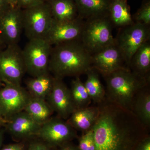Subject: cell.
Listing matches in <instances>:
<instances>
[{
  "label": "cell",
  "mask_w": 150,
  "mask_h": 150,
  "mask_svg": "<svg viewBox=\"0 0 150 150\" xmlns=\"http://www.w3.org/2000/svg\"><path fill=\"white\" fill-rule=\"evenodd\" d=\"M23 30L21 8L10 7L0 16V41L6 46L18 45Z\"/></svg>",
  "instance_id": "cell-11"
},
{
  "label": "cell",
  "mask_w": 150,
  "mask_h": 150,
  "mask_svg": "<svg viewBox=\"0 0 150 150\" xmlns=\"http://www.w3.org/2000/svg\"><path fill=\"white\" fill-rule=\"evenodd\" d=\"M86 74L87 77L84 83L86 89L91 100L98 104L105 98V90L100 82L98 72L92 68Z\"/></svg>",
  "instance_id": "cell-24"
},
{
  "label": "cell",
  "mask_w": 150,
  "mask_h": 150,
  "mask_svg": "<svg viewBox=\"0 0 150 150\" xmlns=\"http://www.w3.org/2000/svg\"><path fill=\"white\" fill-rule=\"evenodd\" d=\"M150 39V25L134 22L119 28L115 38V43L121 51L127 67L137 50Z\"/></svg>",
  "instance_id": "cell-7"
},
{
  "label": "cell",
  "mask_w": 150,
  "mask_h": 150,
  "mask_svg": "<svg viewBox=\"0 0 150 150\" xmlns=\"http://www.w3.org/2000/svg\"><path fill=\"white\" fill-rule=\"evenodd\" d=\"M108 17L112 26L118 28L134 23L127 0H110Z\"/></svg>",
  "instance_id": "cell-16"
},
{
  "label": "cell",
  "mask_w": 150,
  "mask_h": 150,
  "mask_svg": "<svg viewBox=\"0 0 150 150\" xmlns=\"http://www.w3.org/2000/svg\"><path fill=\"white\" fill-rule=\"evenodd\" d=\"M23 110L41 125L51 118L54 112L46 100L31 96Z\"/></svg>",
  "instance_id": "cell-23"
},
{
  "label": "cell",
  "mask_w": 150,
  "mask_h": 150,
  "mask_svg": "<svg viewBox=\"0 0 150 150\" xmlns=\"http://www.w3.org/2000/svg\"><path fill=\"white\" fill-rule=\"evenodd\" d=\"M135 150H150V137L149 135L142 139L137 144Z\"/></svg>",
  "instance_id": "cell-30"
},
{
  "label": "cell",
  "mask_w": 150,
  "mask_h": 150,
  "mask_svg": "<svg viewBox=\"0 0 150 150\" xmlns=\"http://www.w3.org/2000/svg\"><path fill=\"white\" fill-rule=\"evenodd\" d=\"M30 97L21 85L5 84L0 89V115L9 118L24 110Z\"/></svg>",
  "instance_id": "cell-10"
},
{
  "label": "cell",
  "mask_w": 150,
  "mask_h": 150,
  "mask_svg": "<svg viewBox=\"0 0 150 150\" xmlns=\"http://www.w3.org/2000/svg\"><path fill=\"white\" fill-rule=\"evenodd\" d=\"M80 18L108 16L110 0H74Z\"/></svg>",
  "instance_id": "cell-18"
},
{
  "label": "cell",
  "mask_w": 150,
  "mask_h": 150,
  "mask_svg": "<svg viewBox=\"0 0 150 150\" xmlns=\"http://www.w3.org/2000/svg\"><path fill=\"white\" fill-rule=\"evenodd\" d=\"M99 114L92 128L95 150H135L149 135L132 111L110 102L105 98L98 103Z\"/></svg>",
  "instance_id": "cell-1"
},
{
  "label": "cell",
  "mask_w": 150,
  "mask_h": 150,
  "mask_svg": "<svg viewBox=\"0 0 150 150\" xmlns=\"http://www.w3.org/2000/svg\"><path fill=\"white\" fill-rule=\"evenodd\" d=\"M6 1L11 7L14 8L17 7V0H6Z\"/></svg>",
  "instance_id": "cell-34"
},
{
  "label": "cell",
  "mask_w": 150,
  "mask_h": 150,
  "mask_svg": "<svg viewBox=\"0 0 150 150\" xmlns=\"http://www.w3.org/2000/svg\"><path fill=\"white\" fill-rule=\"evenodd\" d=\"M99 114L98 106L76 109L68 118L67 122L75 130L85 133L92 129Z\"/></svg>",
  "instance_id": "cell-17"
},
{
  "label": "cell",
  "mask_w": 150,
  "mask_h": 150,
  "mask_svg": "<svg viewBox=\"0 0 150 150\" xmlns=\"http://www.w3.org/2000/svg\"><path fill=\"white\" fill-rule=\"evenodd\" d=\"M92 67L103 75L127 67L121 51L115 43L91 54Z\"/></svg>",
  "instance_id": "cell-14"
},
{
  "label": "cell",
  "mask_w": 150,
  "mask_h": 150,
  "mask_svg": "<svg viewBox=\"0 0 150 150\" xmlns=\"http://www.w3.org/2000/svg\"><path fill=\"white\" fill-rule=\"evenodd\" d=\"M113 27L108 16L87 19L84 23L81 41L92 54L115 43Z\"/></svg>",
  "instance_id": "cell-4"
},
{
  "label": "cell",
  "mask_w": 150,
  "mask_h": 150,
  "mask_svg": "<svg viewBox=\"0 0 150 150\" xmlns=\"http://www.w3.org/2000/svg\"><path fill=\"white\" fill-rule=\"evenodd\" d=\"M60 150H79L78 147L71 142L66 143L60 147Z\"/></svg>",
  "instance_id": "cell-33"
},
{
  "label": "cell",
  "mask_w": 150,
  "mask_h": 150,
  "mask_svg": "<svg viewBox=\"0 0 150 150\" xmlns=\"http://www.w3.org/2000/svg\"><path fill=\"white\" fill-rule=\"evenodd\" d=\"M25 73L22 50L18 45L6 46L0 51V80L2 83L21 85Z\"/></svg>",
  "instance_id": "cell-8"
},
{
  "label": "cell",
  "mask_w": 150,
  "mask_h": 150,
  "mask_svg": "<svg viewBox=\"0 0 150 150\" xmlns=\"http://www.w3.org/2000/svg\"><path fill=\"white\" fill-rule=\"evenodd\" d=\"M54 77L50 72L28 79L26 85L31 96L46 99L52 90Z\"/></svg>",
  "instance_id": "cell-22"
},
{
  "label": "cell",
  "mask_w": 150,
  "mask_h": 150,
  "mask_svg": "<svg viewBox=\"0 0 150 150\" xmlns=\"http://www.w3.org/2000/svg\"><path fill=\"white\" fill-rule=\"evenodd\" d=\"M10 7V6L6 0H0V16Z\"/></svg>",
  "instance_id": "cell-32"
},
{
  "label": "cell",
  "mask_w": 150,
  "mask_h": 150,
  "mask_svg": "<svg viewBox=\"0 0 150 150\" xmlns=\"http://www.w3.org/2000/svg\"><path fill=\"white\" fill-rule=\"evenodd\" d=\"M128 68L135 74L150 77V41L144 43L131 58Z\"/></svg>",
  "instance_id": "cell-20"
},
{
  "label": "cell",
  "mask_w": 150,
  "mask_h": 150,
  "mask_svg": "<svg viewBox=\"0 0 150 150\" xmlns=\"http://www.w3.org/2000/svg\"><path fill=\"white\" fill-rule=\"evenodd\" d=\"M48 2L54 21H71L79 17L74 0H48Z\"/></svg>",
  "instance_id": "cell-19"
},
{
  "label": "cell",
  "mask_w": 150,
  "mask_h": 150,
  "mask_svg": "<svg viewBox=\"0 0 150 150\" xmlns=\"http://www.w3.org/2000/svg\"><path fill=\"white\" fill-rule=\"evenodd\" d=\"M1 150H26L25 145L23 143H17L5 146Z\"/></svg>",
  "instance_id": "cell-31"
},
{
  "label": "cell",
  "mask_w": 150,
  "mask_h": 150,
  "mask_svg": "<svg viewBox=\"0 0 150 150\" xmlns=\"http://www.w3.org/2000/svg\"><path fill=\"white\" fill-rule=\"evenodd\" d=\"M52 46L45 38L31 39L22 50L25 71L32 77L49 72Z\"/></svg>",
  "instance_id": "cell-5"
},
{
  "label": "cell",
  "mask_w": 150,
  "mask_h": 150,
  "mask_svg": "<svg viewBox=\"0 0 150 150\" xmlns=\"http://www.w3.org/2000/svg\"><path fill=\"white\" fill-rule=\"evenodd\" d=\"M22 10L23 30L28 40L45 39L54 21L48 2Z\"/></svg>",
  "instance_id": "cell-6"
},
{
  "label": "cell",
  "mask_w": 150,
  "mask_h": 150,
  "mask_svg": "<svg viewBox=\"0 0 150 150\" xmlns=\"http://www.w3.org/2000/svg\"><path fill=\"white\" fill-rule=\"evenodd\" d=\"M48 1V0H17V6L21 9H24Z\"/></svg>",
  "instance_id": "cell-29"
},
{
  "label": "cell",
  "mask_w": 150,
  "mask_h": 150,
  "mask_svg": "<svg viewBox=\"0 0 150 150\" xmlns=\"http://www.w3.org/2000/svg\"><path fill=\"white\" fill-rule=\"evenodd\" d=\"M46 99L54 112H56L62 119L69 118L76 110L71 91L62 79L54 77L53 88Z\"/></svg>",
  "instance_id": "cell-13"
},
{
  "label": "cell",
  "mask_w": 150,
  "mask_h": 150,
  "mask_svg": "<svg viewBox=\"0 0 150 150\" xmlns=\"http://www.w3.org/2000/svg\"><path fill=\"white\" fill-rule=\"evenodd\" d=\"M55 148L40 139L30 142L26 150H55Z\"/></svg>",
  "instance_id": "cell-28"
},
{
  "label": "cell",
  "mask_w": 150,
  "mask_h": 150,
  "mask_svg": "<svg viewBox=\"0 0 150 150\" xmlns=\"http://www.w3.org/2000/svg\"><path fill=\"white\" fill-rule=\"evenodd\" d=\"M106 84L105 98L110 102L131 111L135 96L150 83V77H144L123 67L103 75Z\"/></svg>",
  "instance_id": "cell-3"
},
{
  "label": "cell",
  "mask_w": 150,
  "mask_h": 150,
  "mask_svg": "<svg viewBox=\"0 0 150 150\" xmlns=\"http://www.w3.org/2000/svg\"><path fill=\"white\" fill-rule=\"evenodd\" d=\"M70 89L76 109L88 107L91 99L86 89L84 84L79 77H76L72 81Z\"/></svg>",
  "instance_id": "cell-25"
},
{
  "label": "cell",
  "mask_w": 150,
  "mask_h": 150,
  "mask_svg": "<svg viewBox=\"0 0 150 150\" xmlns=\"http://www.w3.org/2000/svg\"><path fill=\"white\" fill-rule=\"evenodd\" d=\"M132 18L134 22L150 25V0H144Z\"/></svg>",
  "instance_id": "cell-26"
},
{
  "label": "cell",
  "mask_w": 150,
  "mask_h": 150,
  "mask_svg": "<svg viewBox=\"0 0 150 150\" xmlns=\"http://www.w3.org/2000/svg\"><path fill=\"white\" fill-rule=\"evenodd\" d=\"M6 46L1 41H0V51H2L3 49H4Z\"/></svg>",
  "instance_id": "cell-37"
},
{
  "label": "cell",
  "mask_w": 150,
  "mask_h": 150,
  "mask_svg": "<svg viewBox=\"0 0 150 150\" xmlns=\"http://www.w3.org/2000/svg\"><path fill=\"white\" fill-rule=\"evenodd\" d=\"M77 147L79 150H95L92 129L85 132V134L79 138Z\"/></svg>",
  "instance_id": "cell-27"
},
{
  "label": "cell",
  "mask_w": 150,
  "mask_h": 150,
  "mask_svg": "<svg viewBox=\"0 0 150 150\" xmlns=\"http://www.w3.org/2000/svg\"><path fill=\"white\" fill-rule=\"evenodd\" d=\"M37 137L53 147H61L77 137L76 130L64 119L51 118L42 124Z\"/></svg>",
  "instance_id": "cell-9"
},
{
  "label": "cell",
  "mask_w": 150,
  "mask_h": 150,
  "mask_svg": "<svg viewBox=\"0 0 150 150\" xmlns=\"http://www.w3.org/2000/svg\"><path fill=\"white\" fill-rule=\"evenodd\" d=\"M84 21L78 17L64 22L53 21L46 38L52 46L60 43L81 40Z\"/></svg>",
  "instance_id": "cell-12"
},
{
  "label": "cell",
  "mask_w": 150,
  "mask_h": 150,
  "mask_svg": "<svg viewBox=\"0 0 150 150\" xmlns=\"http://www.w3.org/2000/svg\"><path fill=\"white\" fill-rule=\"evenodd\" d=\"M5 123V119H4V118H3V117H2L1 116V115H0V125H1L3 123Z\"/></svg>",
  "instance_id": "cell-36"
},
{
  "label": "cell",
  "mask_w": 150,
  "mask_h": 150,
  "mask_svg": "<svg viewBox=\"0 0 150 150\" xmlns=\"http://www.w3.org/2000/svg\"><path fill=\"white\" fill-rule=\"evenodd\" d=\"M4 131L3 130H0V150L1 149L2 145L3 139H4Z\"/></svg>",
  "instance_id": "cell-35"
},
{
  "label": "cell",
  "mask_w": 150,
  "mask_h": 150,
  "mask_svg": "<svg viewBox=\"0 0 150 150\" xmlns=\"http://www.w3.org/2000/svg\"><path fill=\"white\" fill-rule=\"evenodd\" d=\"M2 82L1 81V80H0V87L2 86Z\"/></svg>",
  "instance_id": "cell-38"
},
{
  "label": "cell",
  "mask_w": 150,
  "mask_h": 150,
  "mask_svg": "<svg viewBox=\"0 0 150 150\" xmlns=\"http://www.w3.org/2000/svg\"><path fill=\"white\" fill-rule=\"evenodd\" d=\"M131 111L142 125L149 129L150 126V92L149 86L137 94Z\"/></svg>",
  "instance_id": "cell-21"
},
{
  "label": "cell",
  "mask_w": 150,
  "mask_h": 150,
  "mask_svg": "<svg viewBox=\"0 0 150 150\" xmlns=\"http://www.w3.org/2000/svg\"><path fill=\"white\" fill-rule=\"evenodd\" d=\"M92 68L91 54L81 40L52 46L48 69L54 77H79Z\"/></svg>",
  "instance_id": "cell-2"
},
{
  "label": "cell",
  "mask_w": 150,
  "mask_h": 150,
  "mask_svg": "<svg viewBox=\"0 0 150 150\" xmlns=\"http://www.w3.org/2000/svg\"><path fill=\"white\" fill-rule=\"evenodd\" d=\"M41 126L22 110L8 118L7 129L14 139L23 140L37 137Z\"/></svg>",
  "instance_id": "cell-15"
}]
</instances>
